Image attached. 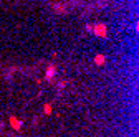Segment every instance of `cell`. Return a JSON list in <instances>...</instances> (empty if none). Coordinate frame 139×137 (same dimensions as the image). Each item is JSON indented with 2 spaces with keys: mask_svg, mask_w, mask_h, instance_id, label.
<instances>
[{
  "mask_svg": "<svg viewBox=\"0 0 139 137\" xmlns=\"http://www.w3.org/2000/svg\"><path fill=\"white\" fill-rule=\"evenodd\" d=\"M94 63H96V65H103V63H104V56H103V55H98V56L94 58Z\"/></svg>",
  "mask_w": 139,
  "mask_h": 137,
  "instance_id": "3957f363",
  "label": "cell"
},
{
  "mask_svg": "<svg viewBox=\"0 0 139 137\" xmlns=\"http://www.w3.org/2000/svg\"><path fill=\"white\" fill-rule=\"evenodd\" d=\"M45 111H46V112H50V111H51V106H48V104H46V106H45Z\"/></svg>",
  "mask_w": 139,
  "mask_h": 137,
  "instance_id": "5b68a950",
  "label": "cell"
},
{
  "mask_svg": "<svg viewBox=\"0 0 139 137\" xmlns=\"http://www.w3.org/2000/svg\"><path fill=\"white\" fill-rule=\"evenodd\" d=\"M53 75H55V70H53V68H50V70H48V75H46V76H48V78H51Z\"/></svg>",
  "mask_w": 139,
  "mask_h": 137,
  "instance_id": "277c9868",
  "label": "cell"
},
{
  "mask_svg": "<svg viewBox=\"0 0 139 137\" xmlns=\"http://www.w3.org/2000/svg\"><path fill=\"white\" fill-rule=\"evenodd\" d=\"M96 31H98L96 35L104 36V35H106V33H104V31H106V27H104V25H98V27H96Z\"/></svg>",
  "mask_w": 139,
  "mask_h": 137,
  "instance_id": "6da1fadb",
  "label": "cell"
},
{
  "mask_svg": "<svg viewBox=\"0 0 139 137\" xmlns=\"http://www.w3.org/2000/svg\"><path fill=\"white\" fill-rule=\"evenodd\" d=\"M10 122H12V127H13V129H20V125H22V122H20V121H17L15 117H10Z\"/></svg>",
  "mask_w": 139,
  "mask_h": 137,
  "instance_id": "7a4b0ae2",
  "label": "cell"
}]
</instances>
